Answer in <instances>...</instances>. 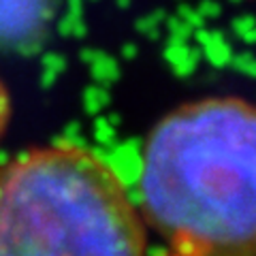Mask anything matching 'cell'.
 <instances>
[{
  "label": "cell",
  "mask_w": 256,
  "mask_h": 256,
  "mask_svg": "<svg viewBox=\"0 0 256 256\" xmlns=\"http://www.w3.org/2000/svg\"><path fill=\"white\" fill-rule=\"evenodd\" d=\"M250 102L218 96L173 109L143 150L141 222L160 256H254Z\"/></svg>",
  "instance_id": "1"
},
{
  "label": "cell",
  "mask_w": 256,
  "mask_h": 256,
  "mask_svg": "<svg viewBox=\"0 0 256 256\" xmlns=\"http://www.w3.org/2000/svg\"><path fill=\"white\" fill-rule=\"evenodd\" d=\"M0 256H148V233L105 160L45 146L0 164Z\"/></svg>",
  "instance_id": "2"
},
{
  "label": "cell",
  "mask_w": 256,
  "mask_h": 256,
  "mask_svg": "<svg viewBox=\"0 0 256 256\" xmlns=\"http://www.w3.org/2000/svg\"><path fill=\"white\" fill-rule=\"evenodd\" d=\"M9 116H11V100L9 94H6V88L0 82V139H2L4 128L9 124Z\"/></svg>",
  "instance_id": "3"
}]
</instances>
